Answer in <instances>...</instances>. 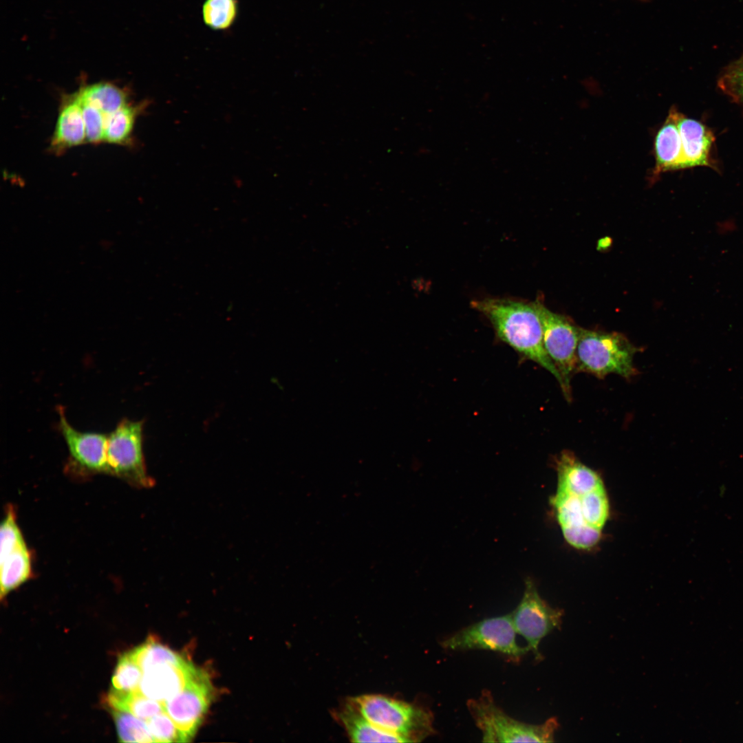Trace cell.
<instances>
[{
	"instance_id": "obj_26",
	"label": "cell",
	"mask_w": 743,
	"mask_h": 743,
	"mask_svg": "<svg viewBox=\"0 0 743 743\" xmlns=\"http://www.w3.org/2000/svg\"><path fill=\"white\" fill-rule=\"evenodd\" d=\"M718 84L724 92L743 104V54L726 68Z\"/></svg>"
},
{
	"instance_id": "obj_7",
	"label": "cell",
	"mask_w": 743,
	"mask_h": 743,
	"mask_svg": "<svg viewBox=\"0 0 743 743\" xmlns=\"http://www.w3.org/2000/svg\"><path fill=\"white\" fill-rule=\"evenodd\" d=\"M536 303L542 323L544 349L560 375L562 391L570 401V380L577 373L580 328L563 316L549 310L540 302Z\"/></svg>"
},
{
	"instance_id": "obj_16",
	"label": "cell",
	"mask_w": 743,
	"mask_h": 743,
	"mask_svg": "<svg viewBox=\"0 0 743 743\" xmlns=\"http://www.w3.org/2000/svg\"><path fill=\"white\" fill-rule=\"evenodd\" d=\"M334 715L352 742H402L398 737L378 729L370 722L352 698L347 699L335 711Z\"/></svg>"
},
{
	"instance_id": "obj_4",
	"label": "cell",
	"mask_w": 743,
	"mask_h": 743,
	"mask_svg": "<svg viewBox=\"0 0 743 743\" xmlns=\"http://www.w3.org/2000/svg\"><path fill=\"white\" fill-rule=\"evenodd\" d=\"M467 707L485 742H552L559 726L554 717L541 724L515 720L496 705L487 691L469 700Z\"/></svg>"
},
{
	"instance_id": "obj_29",
	"label": "cell",
	"mask_w": 743,
	"mask_h": 743,
	"mask_svg": "<svg viewBox=\"0 0 743 743\" xmlns=\"http://www.w3.org/2000/svg\"><path fill=\"white\" fill-rule=\"evenodd\" d=\"M642 1H645V0H642Z\"/></svg>"
},
{
	"instance_id": "obj_11",
	"label": "cell",
	"mask_w": 743,
	"mask_h": 743,
	"mask_svg": "<svg viewBox=\"0 0 743 743\" xmlns=\"http://www.w3.org/2000/svg\"><path fill=\"white\" fill-rule=\"evenodd\" d=\"M200 669L186 660L180 664L164 663L142 672L139 690L161 702L173 698L197 674Z\"/></svg>"
},
{
	"instance_id": "obj_13",
	"label": "cell",
	"mask_w": 743,
	"mask_h": 743,
	"mask_svg": "<svg viewBox=\"0 0 743 743\" xmlns=\"http://www.w3.org/2000/svg\"><path fill=\"white\" fill-rule=\"evenodd\" d=\"M557 491L583 494L604 487L592 469L582 463L572 451H562L557 461Z\"/></svg>"
},
{
	"instance_id": "obj_9",
	"label": "cell",
	"mask_w": 743,
	"mask_h": 743,
	"mask_svg": "<svg viewBox=\"0 0 743 743\" xmlns=\"http://www.w3.org/2000/svg\"><path fill=\"white\" fill-rule=\"evenodd\" d=\"M212 698V687L205 671L197 674L173 698L162 702L176 726L180 742L190 741L202 722Z\"/></svg>"
},
{
	"instance_id": "obj_20",
	"label": "cell",
	"mask_w": 743,
	"mask_h": 743,
	"mask_svg": "<svg viewBox=\"0 0 743 743\" xmlns=\"http://www.w3.org/2000/svg\"><path fill=\"white\" fill-rule=\"evenodd\" d=\"M142 108L126 104L105 117L104 140L114 144H125L131 137L134 122Z\"/></svg>"
},
{
	"instance_id": "obj_28",
	"label": "cell",
	"mask_w": 743,
	"mask_h": 743,
	"mask_svg": "<svg viewBox=\"0 0 743 743\" xmlns=\"http://www.w3.org/2000/svg\"><path fill=\"white\" fill-rule=\"evenodd\" d=\"M81 105L87 140L91 143L104 140L105 115L88 103L81 101Z\"/></svg>"
},
{
	"instance_id": "obj_3",
	"label": "cell",
	"mask_w": 743,
	"mask_h": 743,
	"mask_svg": "<svg viewBox=\"0 0 743 743\" xmlns=\"http://www.w3.org/2000/svg\"><path fill=\"white\" fill-rule=\"evenodd\" d=\"M638 351L622 334L580 328L577 372L589 373L599 378L614 374L630 379L638 373L633 360Z\"/></svg>"
},
{
	"instance_id": "obj_27",
	"label": "cell",
	"mask_w": 743,
	"mask_h": 743,
	"mask_svg": "<svg viewBox=\"0 0 743 743\" xmlns=\"http://www.w3.org/2000/svg\"><path fill=\"white\" fill-rule=\"evenodd\" d=\"M145 722L155 742H180L179 731L165 711Z\"/></svg>"
},
{
	"instance_id": "obj_22",
	"label": "cell",
	"mask_w": 743,
	"mask_h": 743,
	"mask_svg": "<svg viewBox=\"0 0 743 743\" xmlns=\"http://www.w3.org/2000/svg\"><path fill=\"white\" fill-rule=\"evenodd\" d=\"M239 11L237 0H206L202 6L204 23L214 30L230 28Z\"/></svg>"
},
{
	"instance_id": "obj_19",
	"label": "cell",
	"mask_w": 743,
	"mask_h": 743,
	"mask_svg": "<svg viewBox=\"0 0 743 743\" xmlns=\"http://www.w3.org/2000/svg\"><path fill=\"white\" fill-rule=\"evenodd\" d=\"M80 100L99 109L105 117L127 104V94L110 83H97L78 91Z\"/></svg>"
},
{
	"instance_id": "obj_6",
	"label": "cell",
	"mask_w": 743,
	"mask_h": 743,
	"mask_svg": "<svg viewBox=\"0 0 743 743\" xmlns=\"http://www.w3.org/2000/svg\"><path fill=\"white\" fill-rule=\"evenodd\" d=\"M510 613L492 617L464 627L441 641L449 650L485 649L501 653L518 662L529 651L516 641Z\"/></svg>"
},
{
	"instance_id": "obj_5",
	"label": "cell",
	"mask_w": 743,
	"mask_h": 743,
	"mask_svg": "<svg viewBox=\"0 0 743 743\" xmlns=\"http://www.w3.org/2000/svg\"><path fill=\"white\" fill-rule=\"evenodd\" d=\"M144 420L124 418L108 435V473L126 479L141 487L154 482L147 472L143 442Z\"/></svg>"
},
{
	"instance_id": "obj_21",
	"label": "cell",
	"mask_w": 743,
	"mask_h": 743,
	"mask_svg": "<svg viewBox=\"0 0 743 743\" xmlns=\"http://www.w3.org/2000/svg\"><path fill=\"white\" fill-rule=\"evenodd\" d=\"M129 653L142 671L157 665L180 664L186 660L180 654L156 642L153 638H149Z\"/></svg>"
},
{
	"instance_id": "obj_17",
	"label": "cell",
	"mask_w": 743,
	"mask_h": 743,
	"mask_svg": "<svg viewBox=\"0 0 743 743\" xmlns=\"http://www.w3.org/2000/svg\"><path fill=\"white\" fill-rule=\"evenodd\" d=\"M1 600L25 582L32 575L31 556L25 543L0 560Z\"/></svg>"
},
{
	"instance_id": "obj_18",
	"label": "cell",
	"mask_w": 743,
	"mask_h": 743,
	"mask_svg": "<svg viewBox=\"0 0 743 743\" xmlns=\"http://www.w3.org/2000/svg\"><path fill=\"white\" fill-rule=\"evenodd\" d=\"M107 701L111 709L127 711L144 721L164 711L162 702L144 696L140 690L123 692L111 689Z\"/></svg>"
},
{
	"instance_id": "obj_24",
	"label": "cell",
	"mask_w": 743,
	"mask_h": 743,
	"mask_svg": "<svg viewBox=\"0 0 743 743\" xmlns=\"http://www.w3.org/2000/svg\"><path fill=\"white\" fill-rule=\"evenodd\" d=\"M142 674V670L130 653H125L119 658L112 676V689L123 692L139 690Z\"/></svg>"
},
{
	"instance_id": "obj_1",
	"label": "cell",
	"mask_w": 743,
	"mask_h": 743,
	"mask_svg": "<svg viewBox=\"0 0 743 743\" xmlns=\"http://www.w3.org/2000/svg\"><path fill=\"white\" fill-rule=\"evenodd\" d=\"M471 305L489 319L500 340L549 372L561 386L560 375L544 349L542 323L536 302L484 299L475 300Z\"/></svg>"
},
{
	"instance_id": "obj_15",
	"label": "cell",
	"mask_w": 743,
	"mask_h": 743,
	"mask_svg": "<svg viewBox=\"0 0 743 743\" xmlns=\"http://www.w3.org/2000/svg\"><path fill=\"white\" fill-rule=\"evenodd\" d=\"M678 126L680 133L682 169L709 165V154L713 136L702 122L679 114Z\"/></svg>"
},
{
	"instance_id": "obj_10",
	"label": "cell",
	"mask_w": 743,
	"mask_h": 743,
	"mask_svg": "<svg viewBox=\"0 0 743 743\" xmlns=\"http://www.w3.org/2000/svg\"><path fill=\"white\" fill-rule=\"evenodd\" d=\"M58 429L66 443L71 460L92 472L108 473L107 449L108 435L76 430L68 422L63 407H58Z\"/></svg>"
},
{
	"instance_id": "obj_25",
	"label": "cell",
	"mask_w": 743,
	"mask_h": 743,
	"mask_svg": "<svg viewBox=\"0 0 743 743\" xmlns=\"http://www.w3.org/2000/svg\"><path fill=\"white\" fill-rule=\"evenodd\" d=\"M0 539V560L3 559L16 548L25 543L17 524L14 511L11 507L7 511L1 523Z\"/></svg>"
},
{
	"instance_id": "obj_12",
	"label": "cell",
	"mask_w": 743,
	"mask_h": 743,
	"mask_svg": "<svg viewBox=\"0 0 743 743\" xmlns=\"http://www.w3.org/2000/svg\"><path fill=\"white\" fill-rule=\"evenodd\" d=\"M87 140L81 101L78 91L63 98L51 140V147L61 151L77 146Z\"/></svg>"
},
{
	"instance_id": "obj_2",
	"label": "cell",
	"mask_w": 743,
	"mask_h": 743,
	"mask_svg": "<svg viewBox=\"0 0 743 743\" xmlns=\"http://www.w3.org/2000/svg\"><path fill=\"white\" fill-rule=\"evenodd\" d=\"M361 713L376 727L401 740L418 742L435 733L431 712L418 704L380 694L352 698Z\"/></svg>"
},
{
	"instance_id": "obj_8",
	"label": "cell",
	"mask_w": 743,
	"mask_h": 743,
	"mask_svg": "<svg viewBox=\"0 0 743 743\" xmlns=\"http://www.w3.org/2000/svg\"><path fill=\"white\" fill-rule=\"evenodd\" d=\"M522 599L510 613L516 633L527 642L537 660L543 658L539 650L541 640L554 629L561 627L563 612L550 607L539 594L535 583L528 579Z\"/></svg>"
},
{
	"instance_id": "obj_23",
	"label": "cell",
	"mask_w": 743,
	"mask_h": 743,
	"mask_svg": "<svg viewBox=\"0 0 743 743\" xmlns=\"http://www.w3.org/2000/svg\"><path fill=\"white\" fill-rule=\"evenodd\" d=\"M119 741L122 742H154L147 722L133 714L120 710L111 709Z\"/></svg>"
},
{
	"instance_id": "obj_14",
	"label": "cell",
	"mask_w": 743,
	"mask_h": 743,
	"mask_svg": "<svg viewBox=\"0 0 743 743\" xmlns=\"http://www.w3.org/2000/svg\"><path fill=\"white\" fill-rule=\"evenodd\" d=\"M679 113L671 109L666 120L657 131L654 140L655 168L652 176L682 169V145L678 126Z\"/></svg>"
}]
</instances>
